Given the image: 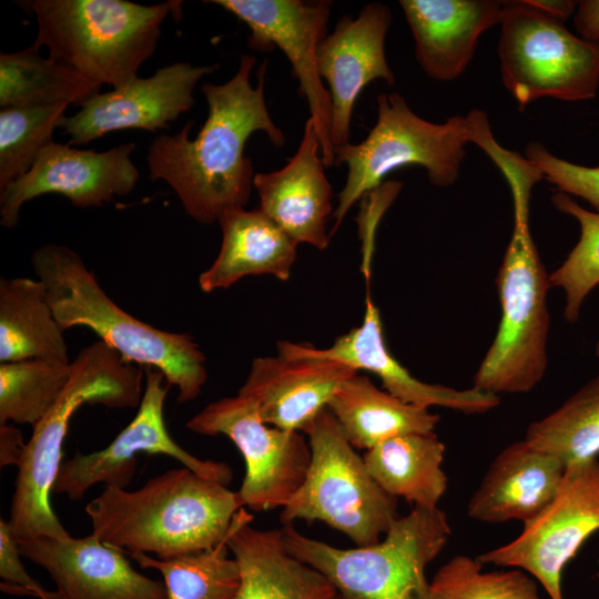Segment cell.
<instances>
[{
  "mask_svg": "<svg viewBox=\"0 0 599 599\" xmlns=\"http://www.w3.org/2000/svg\"><path fill=\"white\" fill-rule=\"evenodd\" d=\"M392 22L390 9L383 3L366 4L355 19L343 17L317 51L322 80L329 87L332 101L331 143L333 149L349 143L354 105L373 80L395 84L385 55V38Z\"/></svg>",
  "mask_w": 599,
  "mask_h": 599,
  "instance_id": "18",
  "label": "cell"
},
{
  "mask_svg": "<svg viewBox=\"0 0 599 599\" xmlns=\"http://www.w3.org/2000/svg\"><path fill=\"white\" fill-rule=\"evenodd\" d=\"M500 26L502 83L521 108L541 98L578 102L596 97L599 42L575 35L528 0L504 1Z\"/></svg>",
  "mask_w": 599,
  "mask_h": 599,
  "instance_id": "10",
  "label": "cell"
},
{
  "mask_svg": "<svg viewBox=\"0 0 599 599\" xmlns=\"http://www.w3.org/2000/svg\"><path fill=\"white\" fill-rule=\"evenodd\" d=\"M596 578L599 580V571L596 572Z\"/></svg>",
  "mask_w": 599,
  "mask_h": 599,
  "instance_id": "43",
  "label": "cell"
},
{
  "mask_svg": "<svg viewBox=\"0 0 599 599\" xmlns=\"http://www.w3.org/2000/svg\"><path fill=\"white\" fill-rule=\"evenodd\" d=\"M277 349L278 355L284 357L331 359L357 372L368 370L382 380L386 392L406 403L426 408L439 406L470 415L489 412L500 403L498 395L474 387L456 389L414 377L387 348L380 313L369 294L365 300L362 324L337 337L331 346L316 348L307 344L280 342Z\"/></svg>",
  "mask_w": 599,
  "mask_h": 599,
  "instance_id": "17",
  "label": "cell"
},
{
  "mask_svg": "<svg viewBox=\"0 0 599 599\" xmlns=\"http://www.w3.org/2000/svg\"><path fill=\"white\" fill-rule=\"evenodd\" d=\"M445 450L435 432L413 433L379 443L365 450L363 458L388 495L414 507L437 508L448 481L443 469Z\"/></svg>",
  "mask_w": 599,
  "mask_h": 599,
  "instance_id": "27",
  "label": "cell"
},
{
  "mask_svg": "<svg viewBox=\"0 0 599 599\" xmlns=\"http://www.w3.org/2000/svg\"><path fill=\"white\" fill-rule=\"evenodd\" d=\"M186 427L200 435H224L237 447L245 463L238 494L253 511L283 508L305 479L311 463L307 436L266 424L247 396L237 393L207 404Z\"/></svg>",
  "mask_w": 599,
  "mask_h": 599,
  "instance_id": "11",
  "label": "cell"
},
{
  "mask_svg": "<svg viewBox=\"0 0 599 599\" xmlns=\"http://www.w3.org/2000/svg\"><path fill=\"white\" fill-rule=\"evenodd\" d=\"M355 373L331 359L278 354L257 357L238 394L255 403L266 424L306 434L339 386Z\"/></svg>",
  "mask_w": 599,
  "mask_h": 599,
  "instance_id": "21",
  "label": "cell"
},
{
  "mask_svg": "<svg viewBox=\"0 0 599 599\" xmlns=\"http://www.w3.org/2000/svg\"><path fill=\"white\" fill-rule=\"evenodd\" d=\"M573 26L580 38L599 42V0L578 1Z\"/></svg>",
  "mask_w": 599,
  "mask_h": 599,
  "instance_id": "39",
  "label": "cell"
},
{
  "mask_svg": "<svg viewBox=\"0 0 599 599\" xmlns=\"http://www.w3.org/2000/svg\"><path fill=\"white\" fill-rule=\"evenodd\" d=\"M551 202L558 211L575 217L580 225L579 241L562 264L549 275L550 286L564 291V317L575 323L585 300L599 284V212L583 209L561 192L552 195Z\"/></svg>",
  "mask_w": 599,
  "mask_h": 599,
  "instance_id": "34",
  "label": "cell"
},
{
  "mask_svg": "<svg viewBox=\"0 0 599 599\" xmlns=\"http://www.w3.org/2000/svg\"><path fill=\"white\" fill-rule=\"evenodd\" d=\"M487 115L473 110L444 123L418 116L396 92L377 97V120L359 143L334 150L335 164L347 165L344 187L338 194L332 219V236L349 209L367 193L380 186L392 171L407 165L423 166L433 185L445 187L459 176L465 145L475 143L478 128Z\"/></svg>",
  "mask_w": 599,
  "mask_h": 599,
  "instance_id": "7",
  "label": "cell"
},
{
  "mask_svg": "<svg viewBox=\"0 0 599 599\" xmlns=\"http://www.w3.org/2000/svg\"><path fill=\"white\" fill-rule=\"evenodd\" d=\"M26 443L21 432L9 424L0 425V465L19 467Z\"/></svg>",
  "mask_w": 599,
  "mask_h": 599,
  "instance_id": "40",
  "label": "cell"
},
{
  "mask_svg": "<svg viewBox=\"0 0 599 599\" xmlns=\"http://www.w3.org/2000/svg\"><path fill=\"white\" fill-rule=\"evenodd\" d=\"M37 278L63 331L87 327L126 362L161 370L177 388V402L195 399L207 379L205 356L193 336L166 332L122 309L106 295L81 256L61 244H44L31 255Z\"/></svg>",
  "mask_w": 599,
  "mask_h": 599,
  "instance_id": "3",
  "label": "cell"
},
{
  "mask_svg": "<svg viewBox=\"0 0 599 599\" xmlns=\"http://www.w3.org/2000/svg\"><path fill=\"white\" fill-rule=\"evenodd\" d=\"M68 104L13 105L0 110V191L24 175L53 142Z\"/></svg>",
  "mask_w": 599,
  "mask_h": 599,
  "instance_id": "33",
  "label": "cell"
},
{
  "mask_svg": "<svg viewBox=\"0 0 599 599\" xmlns=\"http://www.w3.org/2000/svg\"><path fill=\"white\" fill-rule=\"evenodd\" d=\"M529 216L514 214V230L496 277L501 317L478 366L473 387L499 395L532 390L548 366L551 287L529 230Z\"/></svg>",
  "mask_w": 599,
  "mask_h": 599,
  "instance_id": "8",
  "label": "cell"
},
{
  "mask_svg": "<svg viewBox=\"0 0 599 599\" xmlns=\"http://www.w3.org/2000/svg\"><path fill=\"white\" fill-rule=\"evenodd\" d=\"M599 531V461L566 467L551 501L511 541L483 552V565L519 568L531 575L550 599H564L562 571L581 546Z\"/></svg>",
  "mask_w": 599,
  "mask_h": 599,
  "instance_id": "12",
  "label": "cell"
},
{
  "mask_svg": "<svg viewBox=\"0 0 599 599\" xmlns=\"http://www.w3.org/2000/svg\"><path fill=\"white\" fill-rule=\"evenodd\" d=\"M566 467L599 455V374L556 410L532 422L524 438Z\"/></svg>",
  "mask_w": 599,
  "mask_h": 599,
  "instance_id": "30",
  "label": "cell"
},
{
  "mask_svg": "<svg viewBox=\"0 0 599 599\" xmlns=\"http://www.w3.org/2000/svg\"><path fill=\"white\" fill-rule=\"evenodd\" d=\"M255 62L244 54L232 79L201 87L207 118L194 139H190L194 122L189 121L176 134H160L149 146L150 180L166 182L199 223L217 222L223 212L248 202L255 173L244 149L254 132H265L276 148L285 143L265 103L266 61L258 68L257 85L251 84Z\"/></svg>",
  "mask_w": 599,
  "mask_h": 599,
  "instance_id": "1",
  "label": "cell"
},
{
  "mask_svg": "<svg viewBox=\"0 0 599 599\" xmlns=\"http://www.w3.org/2000/svg\"><path fill=\"white\" fill-rule=\"evenodd\" d=\"M70 363L41 358L0 363V425L34 427L68 384Z\"/></svg>",
  "mask_w": 599,
  "mask_h": 599,
  "instance_id": "32",
  "label": "cell"
},
{
  "mask_svg": "<svg viewBox=\"0 0 599 599\" xmlns=\"http://www.w3.org/2000/svg\"><path fill=\"white\" fill-rule=\"evenodd\" d=\"M217 222L222 245L212 265L199 276L202 292L229 288L250 275L291 277L297 244L260 209H231Z\"/></svg>",
  "mask_w": 599,
  "mask_h": 599,
  "instance_id": "25",
  "label": "cell"
},
{
  "mask_svg": "<svg viewBox=\"0 0 599 599\" xmlns=\"http://www.w3.org/2000/svg\"><path fill=\"white\" fill-rule=\"evenodd\" d=\"M534 7L549 14L550 17L565 21L576 12L578 2L570 0H528Z\"/></svg>",
  "mask_w": 599,
  "mask_h": 599,
  "instance_id": "41",
  "label": "cell"
},
{
  "mask_svg": "<svg viewBox=\"0 0 599 599\" xmlns=\"http://www.w3.org/2000/svg\"><path fill=\"white\" fill-rule=\"evenodd\" d=\"M246 23L248 45L258 51L278 47L300 83L322 146L325 166L335 164L331 143L332 101L318 72L317 51L326 37L332 2L327 0H213Z\"/></svg>",
  "mask_w": 599,
  "mask_h": 599,
  "instance_id": "14",
  "label": "cell"
},
{
  "mask_svg": "<svg viewBox=\"0 0 599 599\" xmlns=\"http://www.w3.org/2000/svg\"><path fill=\"white\" fill-rule=\"evenodd\" d=\"M526 158L558 192L583 199L599 212V166H585L560 159L539 142L526 148Z\"/></svg>",
  "mask_w": 599,
  "mask_h": 599,
  "instance_id": "36",
  "label": "cell"
},
{
  "mask_svg": "<svg viewBox=\"0 0 599 599\" xmlns=\"http://www.w3.org/2000/svg\"><path fill=\"white\" fill-rule=\"evenodd\" d=\"M483 566L465 555L450 558L430 581L432 599H544L528 572L519 568L484 571Z\"/></svg>",
  "mask_w": 599,
  "mask_h": 599,
  "instance_id": "35",
  "label": "cell"
},
{
  "mask_svg": "<svg viewBox=\"0 0 599 599\" xmlns=\"http://www.w3.org/2000/svg\"><path fill=\"white\" fill-rule=\"evenodd\" d=\"M286 549L323 573L339 599H432L426 568L451 535L446 514L414 507L368 546L338 548L282 527Z\"/></svg>",
  "mask_w": 599,
  "mask_h": 599,
  "instance_id": "6",
  "label": "cell"
},
{
  "mask_svg": "<svg viewBox=\"0 0 599 599\" xmlns=\"http://www.w3.org/2000/svg\"><path fill=\"white\" fill-rule=\"evenodd\" d=\"M135 143L104 152L51 142L31 169L0 191V223L16 227L22 205L43 194H61L78 207L102 206L133 191L140 172L131 160Z\"/></svg>",
  "mask_w": 599,
  "mask_h": 599,
  "instance_id": "15",
  "label": "cell"
},
{
  "mask_svg": "<svg viewBox=\"0 0 599 599\" xmlns=\"http://www.w3.org/2000/svg\"><path fill=\"white\" fill-rule=\"evenodd\" d=\"M34 42L26 49L0 53V106L74 104L99 93L101 85L51 58Z\"/></svg>",
  "mask_w": 599,
  "mask_h": 599,
  "instance_id": "29",
  "label": "cell"
},
{
  "mask_svg": "<svg viewBox=\"0 0 599 599\" xmlns=\"http://www.w3.org/2000/svg\"><path fill=\"white\" fill-rule=\"evenodd\" d=\"M251 520L241 509L226 540L241 570L231 599H339L323 573L288 552L282 528L257 529Z\"/></svg>",
  "mask_w": 599,
  "mask_h": 599,
  "instance_id": "24",
  "label": "cell"
},
{
  "mask_svg": "<svg viewBox=\"0 0 599 599\" xmlns=\"http://www.w3.org/2000/svg\"><path fill=\"white\" fill-rule=\"evenodd\" d=\"M243 507L238 491L183 466L136 490L105 486L85 512L102 542L128 554L171 559L226 542Z\"/></svg>",
  "mask_w": 599,
  "mask_h": 599,
  "instance_id": "2",
  "label": "cell"
},
{
  "mask_svg": "<svg viewBox=\"0 0 599 599\" xmlns=\"http://www.w3.org/2000/svg\"><path fill=\"white\" fill-rule=\"evenodd\" d=\"M145 389L134 418L103 449L77 453L62 461L52 493L78 500L95 484L126 489L136 471V454L173 457L200 476L227 486L232 468L222 461L200 459L182 448L170 435L164 420V402L170 388L164 374L144 367Z\"/></svg>",
  "mask_w": 599,
  "mask_h": 599,
  "instance_id": "13",
  "label": "cell"
},
{
  "mask_svg": "<svg viewBox=\"0 0 599 599\" xmlns=\"http://www.w3.org/2000/svg\"><path fill=\"white\" fill-rule=\"evenodd\" d=\"M143 373L142 366L126 362L101 339L82 348L71 361L69 382L53 407L33 427L18 467L9 519L18 541L70 536L50 500L70 420L84 404L139 407Z\"/></svg>",
  "mask_w": 599,
  "mask_h": 599,
  "instance_id": "4",
  "label": "cell"
},
{
  "mask_svg": "<svg viewBox=\"0 0 599 599\" xmlns=\"http://www.w3.org/2000/svg\"><path fill=\"white\" fill-rule=\"evenodd\" d=\"M217 65L175 62L156 70L149 78L136 77L125 85L97 93L81 103L80 110L64 116L60 129L70 136L69 144H87L106 133L144 130L154 133L194 104V89Z\"/></svg>",
  "mask_w": 599,
  "mask_h": 599,
  "instance_id": "16",
  "label": "cell"
},
{
  "mask_svg": "<svg viewBox=\"0 0 599 599\" xmlns=\"http://www.w3.org/2000/svg\"><path fill=\"white\" fill-rule=\"evenodd\" d=\"M327 408L355 449L367 450L399 435L433 433L439 423L429 408L399 399L358 372L339 386Z\"/></svg>",
  "mask_w": 599,
  "mask_h": 599,
  "instance_id": "26",
  "label": "cell"
},
{
  "mask_svg": "<svg viewBox=\"0 0 599 599\" xmlns=\"http://www.w3.org/2000/svg\"><path fill=\"white\" fill-rule=\"evenodd\" d=\"M181 2L144 6L126 0H34V43L90 81L113 89L138 77L153 55L165 18Z\"/></svg>",
  "mask_w": 599,
  "mask_h": 599,
  "instance_id": "5",
  "label": "cell"
},
{
  "mask_svg": "<svg viewBox=\"0 0 599 599\" xmlns=\"http://www.w3.org/2000/svg\"><path fill=\"white\" fill-rule=\"evenodd\" d=\"M475 144L488 154L506 177L512 194L514 213L529 214L531 190L544 179L541 172L526 156L498 144L489 123L481 129Z\"/></svg>",
  "mask_w": 599,
  "mask_h": 599,
  "instance_id": "37",
  "label": "cell"
},
{
  "mask_svg": "<svg viewBox=\"0 0 599 599\" xmlns=\"http://www.w3.org/2000/svg\"><path fill=\"white\" fill-rule=\"evenodd\" d=\"M63 332L41 281L0 280V363L32 358L70 363Z\"/></svg>",
  "mask_w": 599,
  "mask_h": 599,
  "instance_id": "28",
  "label": "cell"
},
{
  "mask_svg": "<svg viewBox=\"0 0 599 599\" xmlns=\"http://www.w3.org/2000/svg\"><path fill=\"white\" fill-rule=\"evenodd\" d=\"M595 354H596L597 357H599V341L596 344Z\"/></svg>",
  "mask_w": 599,
  "mask_h": 599,
  "instance_id": "42",
  "label": "cell"
},
{
  "mask_svg": "<svg viewBox=\"0 0 599 599\" xmlns=\"http://www.w3.org/2000/svg\"><path fill=\"white\" fill-rule=\"evenodd\" d=\"M226 542L171 559L130 554L142 568L161 572L165 599H231L241 581L240 566L227 556Z\"/></svg>",
  "mask_w": 599,
  "mask_h": 599,
  "instance_id": "31",
  "label": "cell"
},
{
  "mask_svg": "<svg viewBox=\"0 0 599 599\" xmlns=\"http://www.w3.org/2000/svg\"><path fill=\"white\" fill-rule=\"evenodd\" d=\"M18 539L9 521L0 520V577L1 589L16 595H28L38 599H62L58 591H49L34 580L23 568Z\"/></svg>",
  "mask_w": 599,
  "mask_h": 599,
  "instance_id": "38",
  "label": "cell"
},
{
  "mask_svg": "<svg viewBox=\"0 0 599 599\" xmlns=\"http://www.w3.org/2000/svg\"><path fill=\"white\" fill-rule=\"evenodd\" d=\"M566 466L525 439L506 446L491 461L467 505L477 521L501 524L535 518L555 497Z\"/></svg>",
  "mask_w": 599,
  "mask_h": 599,
  "instance_id": "23",
  "label": "cell"
},
{
  "mask_svg": "<svg viewBox=\"0 0 599 599\" xmlns=\"http://www.w3.org/2000/svg\"><path fill=\"white\" fill-rule=\"evenodd\" d=\"M423 71L437 81H451L469 64L479 37L500 24L504 1L402 0Z\"/></svg>",
  "mask_w": 599,
  "mask_h": 599,
  "instance_id": "22",
  "label": "cell"
},
{
  "mask_svg": "<svg viewBox=\"0 0 599 599\" xmlns=\"http://www.w3.org/2000/svg\"><path fill=\"white\" fill-rule=\"evenodd\" d=\"M22 557L45 569L62 599H165V586L138 572L124 551L91 534L20 540Z\"/></svg>",
  "mask_w": 599,
  "mask_h": 599,
  "instance_id": "19",
  "label": "cell"
},
{
  "mask_svg": "<svg viewBox=\"0 0 599 599\" xmlns=\"http://www.w3.org/2000/svg\"><path fill=\"white\" fill-rule=\"evenodd\" d=\"M305 435L309 467L300 489L282 508L281 521L318 520L356 546L378 542L399 517L397 498L375 481L327 407Z\"/></svg>",
  "mask_w": 599,
  "mask_h": 599,
  "instance_id": "9",
  "label": "cell"
},
{
  "mask_svg": "<svg viewBox=\"0 0 599 599\" xmlns=\"http://www.w3.org/2000/svg\"><path fill=\"white\" fill-rule=\"evenodd\" d=\"M324 167L319 138L308 118L295 154L277 171L255 173L253 182L258 209L297 245L319 251L328 246L327 222L334 212Z\"/></svg>",
  "mask_w": 599,
  "mask_h": 599,
  "instance_id": "20",
  "label": "cell"
}]
</instances>
